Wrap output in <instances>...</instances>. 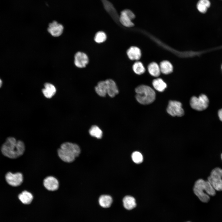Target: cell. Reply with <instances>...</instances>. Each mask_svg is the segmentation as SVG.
Wrapping results in <instances>:
<instances>
[{
  "label": "cell",
  "mask_w": 222,
  "mask_h": 222,
  "mask_svg": "<svg viewBox=\"0 0 222 222\" xmlns=\"http://www.w3.org/2000/svg\"><path fill=\"white\" fill-rule=\"evenodd\" d=\"M221 158L222 160V153L221 154Z\"/></svg>",
  "instance_id": "obj_31"
},
{
  "label": "cell",
  "mask_w": 222,
  "mask_h": 222,
  "mask_svg": "<svg viewBox=\"0 0 222 222\" xmlns=\"http://www.w3.org/2000/svg\"><path fill=\"white\" fill-rule=\"evenodd\" d=\"M212 178H222V169L216 167L212 170L209 176Z\"/></svg>",
  "instance_id": "obj_28"
},
{
  "label": "cell",
  "mask_w": 222,
  "mask_h": 222,
  "mask_svg": "<svg viewBox=\"0 0 222 222\" xmlns=\"http://www.w3.org/2000/svg\"><path fill=\"white\" fill-rule=\"evenodd\" d=\"M43 184L45 188L50 191H56L59 187V183L58 180L52 176L46 177L43 180Z\"/></svg>",
  "instance_id": "obj_12"
},
{
  "label": "cell",
  "mask_w": 222,
  "mask_h": 222,
  "mask_svg": "<svg viewBox=\"0 0 222 222\" xmlns=\"http://www.w3.org/2000/svg\"><path fill=\"white\" fill-rule=\"evenodd\" d=\"M89 132L91 136L98 139L101 138L102 136V132L97 125H92L90 129Z\"/></svg>",
  "instance_id": "obj_23"
},
{
  "label": "cell",
  "mask_w": 222,
  "mask_h": 222,
  "mask_svg": "<svg viewBox=\"0 0 222 222\" xmlns=\"http://www.w3.org/2000/svg\"><path fill=\"white\" fill-rule=\"evenodd\" d=\"M42 92L45 97L48 98H50L55 94L56 92V89L53 84L46 83L44 84V88L43 89Z\"/></svg>",
  "instance_id": "obj_16"
},
{
  "label": "cell",
  "mask_w": 222,
  "mask_h": 222,
  "mask_svg": "<svg viewBox=\"0 0 222 222\" xmlns=\"http://www.w3.org/2000/svg\"><path fill=\"white\" fill-rule=\"evenodd\" d=\"M18 198L23 204H28L31 202L33 196L30 192L24 191L19 195Z\"/></svg>",
  "instance_id": "obj_17"
},
{
  "label": "cell",
  "mask_w": 222,
  "mask_h": 222,
  "mask_svg": "<svg viewBox=\"0 0 222 222\" xmlns=\"http://www.w3.org/2000/svg\"><path fill=\"white\" fill-rule=\"evenodd\" d=\"M152 85L156 90L160 92H163L167 87L166 84L160 78L154 80L152 82Z\"/></svg>",
  "instance_id": "obj_20"
},
{
  "label": "cell",
  "mask_w": 222,
  "mask_h": 222,
  "mask_svg": "<svg viewBox=\"0 0 222 222\" xmlns=\"http://www.w3.org/2000/svg\"><path fill=\"white\" fill-rule=\"evenodd\" d=\"M148 71L150 74L154 77L158 76L161 71L159 65L155 62H153L150 64L148 67Z\"/></svg>",
  "instance_id": "obj_21"
},
{
  "label": "cell",
  "mask_w": 222,
  "mask_h": 222,
  "mask_svg": "<svg viewBox=\"0 0 222 222\" xmlns=\"http://www.w3.org/2000/svg\"><path fill=\"white\" fill-rule=\"evenodd\" d=\"M159 67L161 72L165 74L171 73L172 72L173 69L172 64L169 61L166 60L161 62L160 64Z\"/></svg>",
  "instance_id": "obj_19"
},
{
  "label": "cell",
  "mask_w": 222,
  "mask_h": 222,
  "mask_svg": "<svg viewBox=\"0 0 222 222\" xmlns=\"http://www.w3.org/2000/svg\"><path fill=\"white\" fill-rule=\"evenodd\" d=\"M206 193L209 195L214 196L216 195L215 190L210 183L208 181H206L205 183Z\"/></svg>",
  "instance_id": "obj_27"
},
{
  "label": "cell",
  "mask_w": 222,
  "mask_h": 222,
  "mask_svg": "<svg viewBox=\"0 0 222 222\" xmlns=\"http://www.w3.org/2000/svg\"><path fill=\"white\" fill-rule=\"evenodd\" d=\"M209 101L208 97L202 94L198 97H192L190 101L191 107L196 110L201 111L205 109L208 106Z\"/></svg>",
  "instance_id": "obj_6"
},
{
  "label": "cell",
  "mask_w": 222,
  "mask_h": 222,
  "mask_svg": "<svg viewBox=\"0 0 222 222\" xmlns=\"http://www.w3.org/2000/svg\"><path fill=\"white\" fill-rule=\"evenodd\" d=\"M98 203L99 206L101 208L107 209L111 206L113 203V199L110 195H103L99 198Z\"/></svg>",
  "instance_id": "obj_14"
},
{
  "label": "cell",
  "mask_w": 222,
  "mask_h": 222,
  "mask_svg": "<svg viewBox=\"0 0 222 222\" xmlns=\"http://www.w3.org/2000/svg\"><path fill=\"white\" fill-rule=\"evenodd\" d=\"M133 69L136 74L138 75L143 74L145 71L143 64L140 61H137L134 64Z\"/></svg>",
  "instance_id": "obj_24"
},
{
  "label": "cell",
  "mask_w": 222,
  "mask_h": 222,
  "mask_svg": "<svg viewBox=\"0 0 222 222\" xmlns=\"http://www.w3.org/2000/svg\"><path fill=\"white\" fill-rule=\"evenodd\" d=\"M166 111L169 114L174 117H181L184 113L181 103L176 101H169Z\"/></svg>",
  "instance_id": "obj_7"
},
{
  "label": "cell",
  "mask_w": 222,
  "mask_h": 222,
  "mask_svg": "<svg viewBox=\"0 0 222 222\" xmlns=\"http://www.w3.org/2000/svg\"><path fill=\"white\" fill-rule=\"evenodd\" d=\"M2 84V81L0 79V88L1 87Z\"/></svg>",
  "instance_id": "obj_30"
},
{
  "label": "cell",
  "mask_w": 222,
  "mask_h": 222,
  "mask_svg": "<svg viewBox=\"0 0 222 222\" xmlns=\"http://www.w3.org/2000/svg\"><path fill=\"white\" fill-rule=\"evenodd\" d=\"M210 5L211 3L209 0H199L197 4V8L200 12L205 13Z\"/></svg>",
  "instance_id": "obj_22"
},
{
  "label": "cell",
  "mask_w": 222,
  "mask_h": 222,
  "mask_svg": "<svg viewBox=\"0 0 222 222\" xmlns=\"http://www.w3.org/2000/svg\"><path fill=\"white\" fill-rule=\"evenodd\" d=\"M208 180L210 183L213 188L218 191H222V178H211L209 176Z\"/></svg>",
  "instance_id": "obj_18"
},
{
  "label": "cell",
  "mask_w": 222,
  "mask_h": 222,
  "mask_svg": "<svg viewBox=\"0 0 222 222\" xmlns=\"http://www.w3.org/2000/svg\"><path fill=\"white\" fill-rule=\"evenodd\" d=\"M221 69H222V66H221Z\"/></svg>",
  "instance_id": "obj_32"
},
{
  "label": "cell",
  "mask_w": 222,
  "mask_h": 222,
  "mask_svg": "<svg viewBox=\"0 0 222 222\" xmlns=\"http://www.w3.org/2000/svg\"><path fill=\"white\" fill-rule=\"evenodd\" d=\"M136 98L140 104L146 105L152 103L155 99L154 91L149 86L141 85L135 89Z\"/></svg>",
  "instance_id": "obj_3"
},
{
  "label": "cell",
  "mask_w": 222,
  "mask_h": 222,
  "mask_svg": "<svg viewBox=\"0 0 222 222\" xmlns=\"http://www.w3.org/2000/svg\"><path fill=\"white\" fill-rule=\"evenodd\" d=\"M135 18L134 14L131 10L125 9L121 12L119 19L121 23L125 27H131L134 25L132 20Z\"/></svg>",
  "instance_id": "obj_8"
},
{
  "label": "cell",
  "mask_w": 222,
  "mask_h": 222,
  "mask_svg": "<svg viewBox=\"0 0 222 222\" xmlns=\"http://www.w3.org/2000/svg\"></svg>",
  "instance_id": "obj_33"
},
{
  "label": "cell",
  "mask_w": 222,
  "mask_h": 222,
  "mask_svg": "<svg viewBox=\"0 0 222 222\" xmlns=\"http://www.w3.org/2000/svg\"><path fill=\"white\" fill-rule=\"evenodd\" d=\"M133 162L139 164L142 163L143 160V157L142 154L138 151L134 152L131 156Z\"/></svg>",
  "instance_id": "obj_26"
},
{
  "label": "cell",
  "mask_w": 222,
  "mask_h": 222,
  "mask_svg": "<svg viewBox=\"0 0 222 222\" xmlns=\"http://www.w3.org/2000/svg\"><path fill=\"white\" fill-rule=\"evenodd\" d=\"M5 179L7 183L13 187H17L20 186L23 183V177L21 173L14 174L9 172L6 174Z\"/></svg>",
  "instance_id": "obj_9"
},
{
  "label": "cell",
  "mask_w": 222,
  "mask_h": 222,
  "mask_svg": "<svg viewBox=\"0 0 222 222\" xmlns=\"http://www.w3.org/2000/svg\"><path fill=\"white\" fill-rule=\"evenodd\" d=\"M206 181L202 179L197 180L195 183L193 191L199 199L204 203L208 202L210 199L209 195L206 192Z\"/></svg>",
  "instance_id": "obj_5"
},
{
  "label": "cell",
  "mask_w": 222,
  "mask_h": 222,
  "mask_svg": "<svg viewBox=\"0 0 222 222\" xmlns=\"http://www.w3.org/2000/svg\"><path fill=\"white\" fill-rule=\"evenodd\" d=\"M64 29V26L62 24L54 21L49 24L47 31L53 36L58 37L61 35Z\"/></svg>",
  "instance_id": "obj_10"
},
{
  "label": "cell",
  "mask_w": 222,
  "mask_h": 222,
  "mask_svg": "<svg viewBox=\"0 0 222 222\" xmlns=\"http://www.w3.org/2000/svg\"><path fill=\"white\" fill-rule=\"evenodd\" d=\"M122 206L125 210H132L137 207V204L135 198L131 195H126L122 200Z\"/></svg>",
  "instance_id": "obj_13"
},
{
  "label": "cell",
  "mask_w": 222,
  "mask_h": 222,
  "mask_svg": "<svg viewBox=\"0 0 222 222\" xmlns=\"http://www.w3.org/2000/svg\"><path fill=\"white\" fill-rule=\"evenodd\" d=\"M95 91L99 96L105 97L107 94L111 97L118 94L119 91L115 82L111 79L99 82L95 88Z\"/></svg>",
  "instance_id": "obj_4"
},
{
  "label": "cell",
  "mask_w": 222,
  "mask_h": 222,
  "mask_svg": "<svg viewBox=\"0 0 222 222\" xmlns=\"http://www.w3.org/2000/svg\"><path fill=\"white\" fill-rule=\"evenodd\" d=\"M218 115L220 120L222 121V109L219 110Z\"/></svg>",
  "instance_id": "obj_29"
},
{
  "label": "cell",
  "mask_w": 222,
  "mask_h": 222,
  "mask_svg": "<svg viewBox=\"0 0 222 222\" xmlns=\"http://www.w3.org/2000/svg\"><path fill=\"white\" fill-rule=\"evenodd\" d=\"M59 158L63 161L70 163L74 161L80 153L79 146L76 144L66 142L62 144L57 151Z\"/></svg>",
  "instance_id": "obj_2"
},
{
  "label": "cell",
  "mask_w": 222,
  "mask_h": 222,
  "mask_svg": "<svg viewBox=\"0 0 222 222\" xmlns=\"http://www.w3.org/2000/svg\"><path fill=\"white\" fill-rule=\"evenodd\" d=\"M88 56L84 52L79 51L76 53L74 56V64L78 68L85 67L88 64Z\"/></svg>",
  "instance_id": "obj_11"
},
{
  "label": "cell",
  "mask_w": 222,
  "mask_h": 222,
  "mask_svg": "<svg viewBox=\"0 0 222 222\" xmlns=\"http://www.w3.org/2000/svg\"><path fill=\"white\" fill-rule=\"evenodd\" d=\"M127 54L129 58L131 60H138L141 56L140 49L135 46L130 47L127 50Z\"/></svg>",
  "instance_id": "obj_15"
},
{
  "label": "cell",
  "mask_w": 222,
  "mask_h": 222,
  "mask_svg": "<svg viewBox=\"0 0 222 222\" xmlns=\"http://www.w3.org/2000/svg\"><path fill=\"white\" fill-rule=\"evenodd\" d=\"M25 150L24 143L20 140L17 141L12 137L8 138L2 144L1 151L5 156L12 159L18 158L22 156Z\"/></svg>",
  "instance_id": "obj_1"
},
{
  "label": "cell",
  "mask_w": 222,
  "mask_h": 222,
  "mask_svg": "<svg viewBox=\"0 0 222 222\" xmlns=\"http://www.w3.org/2000/svg\"><path fill=\"white\" fill-rule=\"evenodd\" d=\"M106 34L103 31L98 32L95 35L94 40L98 43H101L105 41L106 39Z\"/></svg>",
  "instance_id": "obj_25"
}]
</instances>
